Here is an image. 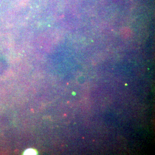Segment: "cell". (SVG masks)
<instances>
[{
    "mask_svg": "<svg viewBox=\"0 0 155 155\" xmlns=\"http://www.w3.org/2000/svg\"><path fill=\"white\" fill-rule=\"evenodd\" d=\"M25 154H28V155H35L36 154V153L33 150H28L26 151L25 153Z\"/></svg>",
    "mask_w": 155,
    "mask_h": 155,
    "instance_id": "1",
    "label": "cell"
}]
</instances>
